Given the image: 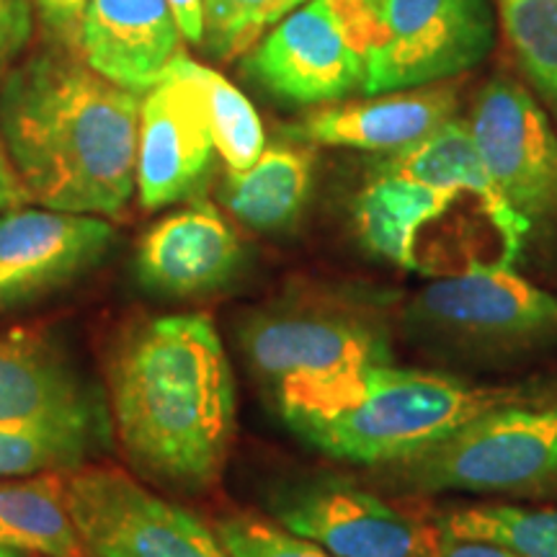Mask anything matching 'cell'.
<instances>
[{"instance_id":"6da1fadb","label":"cell","mask_w":557,"mask_h":557,"mask_svg":"<svg viewBox=\"0 0 557 557\" xmlns=\"http://www.w3.org/2000/svg\"><path fill=\"white\" fill-rule=\"evenodd\" d=\"M143 94L47 47L0 83V135L34 205L120 218L135 194Z\"/></svg>"},{"instance_id":"7a4b0ae2","label":"cell","mask_w":557,"mask_h":557,"mask_svg":"<svg viewBox=\"0 0 557 557\" xmlns=\"http://www.w3.org/2000/svg\"><path fill=\"white\" fill-rule=\"evenodd\" d=\"M109 418L139 475L205 491L235 436V377L212 318L143 320L109 359Z\"/></svg>"},{"instance_id":"3957f363","label":"cell","mask_w":557,"mask_h":557,"mask_svg":"<svg viewBox=\"0 0 557 557\" xmlns=\"http://www.w3.org/2000/svg\"><path fill=\"white\" fill-rule=\"evenodd\" d=\"M557 385H475L395 364L372 367L276 406L295 434L320 455L348 465L403 462L511 403L555 393Z\"/></svg>"},{"instance_id":"277c9868","label":"cell","mask_w":557,"mask_h":557,"mask_svg":"<svg viewBox=\"0 0 557 557\" xmlns=\"http://www.w3.org/2000/svg\"><path fill=\"white\" fill-rule=\"evenodd\" d=\"M354 222L374 256L429 276L511 267L529 230L500 191L442 189L382 169L357 197Z\"/></svg>"},{"instance_id":"5b68a950","label":"cell","mask_w":557,"mask_h":557,"mask_svg":"<svg viewBox=\"0 0 557 557\" xmlns=\"http://www.w3.org/2000/svg\"><path fill=\"white\" fill-rule=\"evenodd\" d=\"M238 344L274 406L393 364V344L380 320L325 302H282L250 312Z\"/></svg>"},{"instance_id":"8992f818","label":"cell","mask_w":557,"mask_h":557,"mask_svg":"<svg viewBox=\"0 0 557 557\" xmlns=\"http://www.w3.org/2000/svg\"><path fill=\"white\" fill-rule=\"evenodd\" d=\"M410 338L457 357H506L557 341V295L511 267L429 282L408 305Z\"/></svg>"},{"instance_id":"52a82bcc","label":"cell","mask_w":557,"mask_h":557,"mask_svg":"<svg viewBox=\"0 0 557 557\" xmlns=\"http://www.w3.org/2000/svg\"><path fill=\"white\" fill-rule=\"evenodd\" d=\"M416 493H508L557 478V389L487 410L421 455L387 465Z\"/></svg>"},{"instance_id":"ba28073f","label":"cell","mask_w":557,"mask_h":557,"mask_svg":"<svg viewBox=\"0 0 557 557\" xmlns=\"http://www.w3.org/2000/svg\"><path fill=\"white\" fill-rule=\"evenodd\" d=\"M65 500L88 557H233L214 529L116 468H75Z\"/></svg>"},{"instance_id":"9c48e42d","label":"cell","mask_w":557,"mask_h":557,"mask_svg":"<svg viewBox=\"0 0 557 557\" xmlns=\"http://www.w3.org/2000/svg\"><path fill=\"white\" fill-rule=\"evenodd\" d=\"M491 41V0H382L361 90L380 96L447 81L475 67Z\"/></svg>"},{"instance_id":"30bf717a","label":"cell","mask_w":557,"mask_h":557,"mask_svg":"<svg viewBox=\"0 0 557 557\" xmlns=\"http://www.w3.org/2000/svg\"><path fill=\"white\" fill-rule=\"evenodd\" d=\"M276 524L336 557H429L434 534L367 487L338 478H302L269 496Z\"/></svg>"},{"instance_id":"8fae6325","label":"cell","mask_w":557,"mask_h":557,"mask_svg":"<svg viewBox=\"0 0 557 557\" xmlns=\"http://www.w3.org/2000/svg\"><path fill=\"white\" fill-rule=\"evenodd\" d=\"M0 426L78 434L107 444L109 406L50 336L16 331L0 338Z\"/></svg>"},{"instance_id":"7c38bea8","label":"cell","mask_w":557,"mask_h":557,"mask_svg":"<svg viewBox=\"0 0 557 557\" xmlns=\"http://www.w3.org/2000/svg\"><path fill=\"white\" fill-rule=\"evenodd\" d=\"M214 139L197 83L169 70L143 94L135 186L139 205L163 209L197 199L214 169Z\"/></svg>"},{"instance_id":"4fadbf2b","label":"cell","mask_w":557,"mask_h":557,"mask_svg":"<svg viewBox=\"0 0 557 557\" xmlns=\"http://www.w3.org/2000/svg\"><path fill=\"white\" fill-rule=\"evenodd\" d=\"M96 214L21 207L0 214V315L67 287L114 246Z\"/></svg>"},{"instance_id":"5bb4252c","label":"cell","mask_w":557,"mask_h":557,"mask_svg":"<svg viewBox=\"0 0 557 557\" xmlns=\"http://www.w3.org/2000/svg\"><path fill=\"white\" fill-rule=\"evenodd\" d=\"M470 132L487 176L521 218L532 222L555 212L557 137L524 88L491 83L472 111Z\"/></svg>"},{"instance_id":"9a60e30c","label":"cell","mask_w":557,"mask_h":557,"mask_svg":"<svg viewBox=\"0 0 557 557\" xmlns=\"http://www.w3.org/2000/svg\"><path fill=\"white\" fill-rule=\"evenodd\" d=\"M246 73L278 101L331 103L364 86V58L325 0H308L253 47Z\"/></svg>"},{"instance_id":"2e32d148","label":"cell","mask_w":557,"mask_h":557,"mask_svg":"<svg viewBox=\"0 0 557 557\" xmlns=\"http://www.w3.org/2000/svg\"><path fill=\"white\" fill-rule=\"evenodd\" d=\"M243 259V243L218 207L197 199L143 235L135 278L139 289L158 299L207 297L238 276Z\"/></svg>"},{"instance_id":"e0dca14e","label":"cell","mask_w":557,"mask_h":557,"mask_svg":"<svg viewBox=\"0 0 557 557\" xmlns=\"http://www.w3.org/2000/svg\"><path fill=\"white\" fill-rule=\"evenodd\" d=\"M181 39L169 0H90L78 54L116 86L148 94L169 73Z\"/></svg>"},{"instance_id":"ac0fdd59","label":"cell","mask_w":557,"mask_h":557,"mask_svg":"<svg viewBox=\"0 0 557 557\" xmlns=\"http://www.w3.org/2000/svg\"><path fill=\"white\" fill-rule=\"evenodd\" d=\"M455 103L451 88L395 90L377 99L312 111L292 124L289 137L331 148L398 152L451 120Z\"/></svg>"},{"instance_id":"d6986e66","label":"cell","mask_w":557,"mask_h":557,"mask_svg":"<svg viewBox=\"0 0 557 557\" xmlns=\"http://www.w3.org/2000/svg\"><path fill=\"white\" fill-rule=\"evenodd\" d=\"M312 156L297 145H269L253 165L230 171L220 199L235 220L259 233L287 230L308 205Z\"/></svg>"},{"instance_id":"ffe728a7","label":"cell","mask_w":557,"mask_h":557,"mask_svg":"<svg viewBox=\"0 0 557 557\" xmlns=\"http://www.w3.org/2000/svg\"><path fill=\"white\" fill-rule=\"evenodd\" d=\"M67 472L0 483V547L41 557H88L65 500Z\"/></svg>"},{"instance_id":"44dd1931","label":"cell","mask_w":557,"mask_h":557,"mask_svg":"<svg viewBox=\"0 0 557 557\" xmlns=\"http://www.w3.org/2000/svg\"><path fill=\"white\" fill-rule=\"evenodd\" d=\"M169 70L186 75V78H191L199 86L201 96H205L214 148H218V156L227 163V169L243 171L253 165L263 148H267L261 120L256 114L253 103L233 83L222 78L218 70L199 65L184 50L171 60Z\"/></svg>"},{"instance_id":"7402d4cb","label":"cell","mask_w":557,"mask_h":557,"mask_svg":"<svg viewBox=\"0 0 557 557\" xmlns=\"http://www.w3.org/2000/svg\"><path fill=\"white\" fill-rule=\"evenodd\" d=\"M382 171L413 178L418 184L442 186V189L498 191L487 176L475 139L465 122L447 120L416 145L395 152Z\"/></svg>"},{"instance_id":"603a6c76","label":"cell","mask_w":557,"mask_h":557,"mask_svg":"<svg viewBox=\"0 0 557 557\" xmlns=\"http://www.w3.org/2000/svg\"><path fill=\"white\" fill-rule=\"evenodd\" d=\"M436 529L498 542L521 557H557V508L475 504L442 513Z\"/></svg>"},{"instance_id":"cb8c5ba5","label":"cell","mask_w":557,"mask_h":557,"mask_svg":"<svg viewBox=\"0 0 557 557\" xmlns=\"http://www.w3.org/2000/svg\"><path fill=\"white\" fill-rule=\"evenodd\" d=\"M305 3L308 0H201V50L214 60L240 58Z\"/></svg>"},{"instance_id":"d4e9b609","label":"cell","mask_w":557,"mask_h":557,"mask_svg":"<svg viewBox=\"0 0 557 557\" xmlns=\"http://www.w3.org/2000/svg\"><path fill=\"white\" fill-rule=\"evenodd\" d=\"M498 9L529 78L557 101V0H498Z\"/></svg>"},{"instance_id":"484cf974","label":"cell","mask_w":557,"mask_h":557,"mask_svg":"<svg viewBox=\"0 0 557 557\" xmlns=\"http://www.w3.org/2000/svg\"><path fill=\"white\" fill-rule=\"evenodd\" d=\"M94 438L58 431L0 426V478H29L39 472H70L83 468L99 449Z\"/></svg>"},{"instance_id":"4316f807","label":"cell","mask_w":557,"mask_h":557,"mask_svg":"<svg viewBox=\"0 0 557 557\" xmlns=\"http://www.w3.org/2000/svg\"><path fill=\"white\" fill-rule=\"evenodd\" d=\"M214 532L233 557H336L315 542L297 537L276 521L256 513H233L214 524Z\"/></svg>"},{"instance_id":"83f0119b","label":"cell","mask_w":557,"mask_h":557,"mask_svg":"<svg viewBox=\"0 0 557 557\" xmlns=\"http://www.w3.org/2000/svg\"><path fill=\"white\" fill-rule=\"evenodd\" d=\"M34 24L32 0H0V83L29 47Z\"/></svg>"},{"instance_id":"f1b7e54d","label":"cell","mask_w":557,"mask_h":557,"mask_svg":"<svg viewBox=\"0 0 557 557\" xmlns=\"http://www.w3.org/2000/svg\"><path fill=\"white\" fill-rule=\"evenodd\" d=\"M34 18L45 29L52 45L78 52L81 24L90 0H32Z\"/></svg>"},{"instance_id":"f546056e","label":"cell","mask_w":557,"mask_h":557,"mask_svg":"<svg viewBox=\"0 0 557 557\" xmlns=\"http://www.w3.org/2000/svg\"><path fill=\"white\" fill-rule=\"evenodd\" d=\"M429 557H521L498 542L457 537V534L434 529V540H431Z\"/></svg>"},{"instance_id":"4dcf8cb0","label":"cell","mask_w":557,"mask_h":557,"mask_svg":"<svg viewBox=\"0 0 557 557\" xmlns=\"http://www.w3.org/2000/svg\"><path fill=\"white\" fill-rule=\"evenodd\" d=\"M32 197L21 181L16 165H13L11 152L5 148V139L0 135V214L13 212V209L29 207Z\"/></svg>"},{"instance_id":"1f68e13d","label":"cell","mask_w":557,"mask_h":557,"mask_svg":"<svg viewBox=\"0 0 557 557\" xmlns=\"http://www.w3.org/2000/svg\"><path fill=\"white\" fill-rule=\"evenodd\" d=\"M169 5L181 29V37L189 41V45L201 47V32H205L201 0H169Z\"/></svg>"},{"instance_id":"d6a6232c","label":"cell","mask_w":557,"mask_h":557,"mask_svg":"<svg viewBox=\"0 0 557 557\" xmlns=\"http://www.w3.org/2000/svg\"><path fill=\"white\" fill-rule=\"evenodd\" d=\"M0 557H24V553H18V549H11V547H0Z\"/></svg>"}]
</instances>
